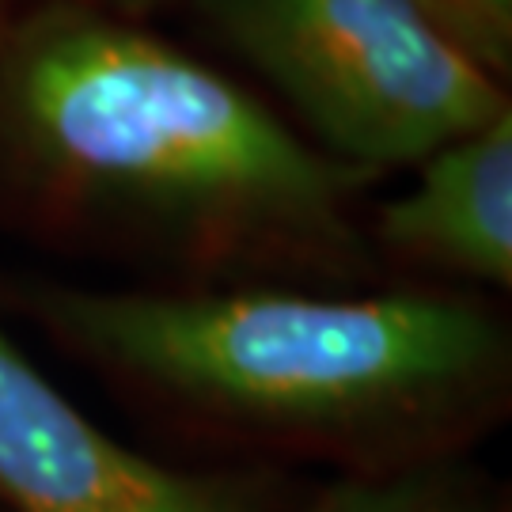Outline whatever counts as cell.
<instances>
[{
  "label": "cell",
  "instance_id": "277c9868",
  "mask_svg": "<svg viewBox=\"0 0 512 512\" xmlns=\"http://www.w3.org/2000/svg\"><path fill=\"white\" fill-rule=\"evenodd\" d=\"M0 501L12 512H258L232 478L175 471L114 440L4 330Z\"/></svg>",
  "mask_w": 512,
  "mask_h": 512
},
{
  "label": "cell",
  "instance_id": "52a82bcc",
  "mask_svg": "<svg viewBox=\"0 0 512 512\" xmlns=\"http://www.w3.org/2000/svg\"><path fill=\"white\" fill-rule=\"evenodd\" d=\"M486 69H505L512 46V0H418Z\"/></svg>",
  "mask_w": 512,
  "mask_h": 512
},
{
  "label": "cell",
  "instance_id": "6da1fadb",
  "mask_svg": "<svg viewBox=\"0 0 512 512\" xmlns=\"http://www.w3.org/2000/svg\"><path fill=\"white\" fill-rule=\"evenodd\" d=\"M0 152L38 198L224 258L342 255L368 183L236 80L73 0L0 27Z\"/></svg>",
  "mask_w": 512,
  "mask_h": 512
},
{
  "label": "cell",
  "instance_id": "5b68a950",
  "mask_svg": "<svg viewBox=\"0 0 512 512\" xmlns=\"http://www.w3.org/2000/svg\"><path fill=\"white\" fill-rule=\"evenodd\" d=\"M414 167V186L380 209V243L505 289L512 281V110L452 137Z\"/></svg>",
  "mask_w": 512,
  "mask_h": 512
},
{
  "label": "cell",
  "instance_id": "9c48e42d",
  "mask_svg": "<svg viewBox=\"0 0 512 512\" xmlns=\"http://www.w3.org/2000/svg\"><path fill=\"white\" fill-rule=\"evenodd\" d=\"M12 19V0H0V27Z\"/></svg>",
  "mask_w": 512,
  "mask_h": 512
},
{
  "label": "cell",
  "instance_id": "ba28073f",
  "mask_svg": "<svg viewBox=\"0 0 512 512\" xmlns=\"http://www.w3.org/2000/svg\"><path fill=\"white\" fill-rule=\"evenodd\" d=\"M73 4H84V8L103 12V16L133 23V19H141V16H152L156 8H164V4H171V0H73Z\"/></svg>",
  "mask_w": 512,
  "mask_h": 512
},
{
  "label": "cell",
  "instance_id": "8992f818",
  "mask_svg": "<svg viewBox=\"0 0 512 512\" xmlns=\"http://www.w3.org/2000/svg\"><path fill=\"white\" fill-rule=\"evenodd\" d=\"M304 512H478L467 478L440 467H418L380 478L334 482Z\"/></svg>",
  "mask_w": 512,
  "mask_h": 512
},
{
  "label": "cell",
  "instance_id": "3957f363",
  "mask_svg": "<svg viewBox=\"0 0 512 512\" xmlns=\"http://www.w3.org/2000/svg\"><path fill=\"white\" fill-rule=\"evenodd\" d=\"M285 95L311 145L361 175L421 164L509 99L418 0H198Z\"/></svg>",
  "mask_w": 512,
  "mask_h": 512
},
{
  "label": "cell",
  "instance_id": "7a4b0ae2",
  "mask_svg": "<svg viewBox=\"0 0 512 512\" xmlns=\"http://www.w3.org/2000/svg\"><path fill=\"white\" fill-rule=\"evenodd\" d=\"M35 311L99 365L258 429L372 437L456 414L497 380L501 327L440 293H137L38 285Z\"/></svg>",
  "mask_w": 512,
  "mask_h": 512
}]
</instances>
